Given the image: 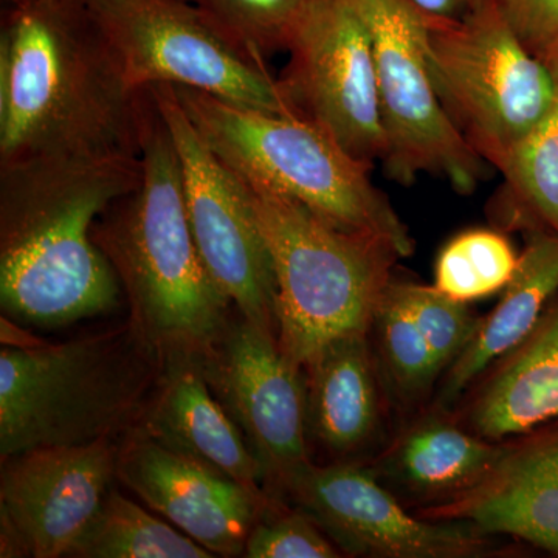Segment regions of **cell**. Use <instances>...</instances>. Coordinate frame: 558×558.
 <instances>
[{
	"label": "cell",
	"instance_id": "obj_3",
	"mask_svg": "<svg viewBox=\"0 0 558 558\" xmlns=\"http://www.w3.org/2000/svg\"><path fill=\"white\" fill-rule=\"evenodd\" d=\"M142 182L97 220L94 240L130 301V325L159 365L207 354L229 326V296L191 231L178 148L146 87Z\"/></svg>",
	"mask_w": 558,
	"mask_h": 558
},
{
	"label": "cell",
	"instance_id": "obj_4",
	"mask_svg": "<svg viewBox=\"0 0 558 558\" xmlns=\"http://www.w3.org/2000/svg\"><path fill=\"white\" fill-rule=\"evenodd\" d=\"M160 365L131 325L68 343L0 349V458L131 432Z\"/></svg>",
	"mask_w": 558,
	"mask_h": 558
},
{
	"label": "cell",
	"instance_id": "obj_22",
	"mask_svg": "<svg viewBox=\"0 0 558 558\" xmlns=\"http://www.w3.org/2000/svg\"><path fill=\"white\" fill-rule=\"evenodd\" d=\"M553 70L554 95L543 119L499 170L501 185L487 205L495 229L510 233L558 236V60Z\"/></svg>",
	"mask_w": 558,
	"mask_h": 558
},
{
	"label": "cell",
	"instance_id": "obj_13",
	"mask_svg": "<svg viewBox=\"0 0 558 558\" xmlns=\"http://www.w3.org/2000/svg\"><path fill=\"white\" fill-rule=\"evenodd\" d=\"M344 556L371 558H484L505 556L499 535L462 520L410 513L371 468L312 462L288 492Z\"/></svg>",
	"mask_w": 558,
	"mask_h": 558
},
{
	"label": "cell",
	"instance_id": "obj_12",
	"mask_svg": "<svg viewBox=\"0 0 558 558\" xmlns=\"http://www.w3.org/2000/svg\"><path fill=\"white\" fill-rule=\"evenodd\" d=\"M199 360L209 387L259 462L264 490L282 502L312 464L306 373L281 351L277 333L244 317L230 322Z\"/></svg>",
	"mask_w": 558,
	"mask_h": 558
},
{
	"label": "cell",
	"instance_id": "obj_20",
	"mask_svg": "<svg viewBox=\"0 0 558 558\" xmlns=\"http://www.w3.org/2000/svg\"><path fill=\"white\" fill-rule=\"evenodd\" d=\"M307 432L332 457L343 459L366 449L379 435L384 391L368 332L330 341L304 366Z\"/></svg>",
	"mask_w": 558,
	"mask_h": 558
},
{
	"label": "cell",
	"instance_id": "obj_27",
	"mask_svg": "<svg viewBox=\"0 0 558 558\" xmlns=\"http://www.w3.org/2000/svg\"><path fill=\"white\" fill-rule=\"evenodd\" d=\"M392 288L446 373L476 336L483 317L470 310L469 303L444 295L435 286L395 277Z\"/></svg>",
	"mask_w": 558,
	"mask_h": 558
},
{
	"label": "cell",
	"instance_id": "obj_25",
	"mask_svg": "<svg viewBox=\"0 0 558 558\" xmlns=\"http://www.w3.org/2000/svg\"><path fill=\"white\" fill-rule=\"evenodd\" d=\"M371 333L377 341L381 376L396 398L416 402L428 395L439 379L438 362L410 312L399 299L392 281L374 314Z\"/></svg>",
	"mask_w": 558,
	"mask_h": 558
},
{
	"label": "cell",
	"instance_id": "obj_14",
	"mask_svg": "<svg viewBox=\"0 0 558 558\" xmlns=\"http://www.w3.org/2000/svg\"><path fill=\"white\" fill-rule=\"evenodd\" d=\"M120 444L43 447L2 459L0 557L60 558L117 478Z\"/></svg>",
	"mask_w": 558,
	"mask_h": 558
},
{
	"label": "cell",
	"instance_id": "obj_9",
	"mask_svg": "<svg viewBox=\"0 0 558 558\" xmlns=\"http://www.w3.org/2000/svg\"><path fill=\"white\" fill-rule=\"evenodd\" d=\"M369 33L387 134L388 179L411 185L421 174L476 190L486 161L440 105L427 61V17L413 0H347Z\"/></svg>",
	"mask_w": 558,
	"mask_h": 558
},
{
	"label": "cell",
	"instance_id": "obj_24",
	"mask_svg": "<svg viewBox=\"0 0 558 558\" xmlns=\"http://www.w3.org/2000/svg\"><path fill=\"white\" fill-rule=\"evenodd\" d=\"M520 253L505 231L472 229L451 238L435 264V288L461 303L502 292L519 266Z\"/></svg>",
	"mask_w": 558,
	"mask_h": 558
},
{
	"label": "cell",
	"instance_id": "obj_11",
	"mask_svg": "<svg viewBox=\"0 0 558 558\" xmlns=\"http://www.w3.org/2000/svg\"><path fill=\"white\" fill-rule=\"evenodd\" d=\"M279 76L296 116L317 124L365 167L387 153L373 46L347 0H315L290 36Z\"/></svg>",
	"mask_w": 558,
	"mask_h": 558
},
{
	"label": "cell",
	"instance_id": "obj_26",
	"mask_svg": "<svg viewBox=\"0 0 558 558\" xmlns=\"http://www.w3.org/2000/svg\"><path fill=\"white\" fill-rule=\"evenodd\" d=\"M256 60L288 47L290 36L315 0H189Z\"/></svg>",
	"mask_w": 558,
	"mask_h": 558
},
{
	"label": "cell",
	"instance_id": "obj_30",
	"mask_svg": "<svg viewBox=\"0 0 558 558\" xmlns=\"http://www.w3.org/2000/svg\"><path fill=\"white\" fill-rule=\"evenodd\" d=\"M422 13L435 20H458L484 0H413Z\"/></svg>",
	"mask_w": 558,
	"mask_h": 558
},
{
	"label": "cell",
	"instance_id": "obj_18",
	"mask_svg": "<svg viewBox=\"0 0 558 558\" xmlns=\"http://www.w3.org/2000/svg\"><path fill=\"white\" fill-rule=\"evenodd\" d=\"M469 389L447 411L481 438L502 442L558 421V295L526 339Z\"/></svg>",
	"mask_w": 558,
	"mask_h": 558
},
{
	"label": "cell",
	"instance_id": "obj_5",
	"mask_svg": "<svg viewBox=\"0 0 558 558\" xmlns=\"http://www.w3.org/2000/svg\"><path fill=\"white\" fill-rule=\"evenodd\" d=\"M172 87L194 130L236 178L299 202L337 229L387 241L402 258L413 255L409 227L371 168L317 124Z\"/></svg>",
	"mask_w": 558,
	"mask_h": 558
},
{
	"label": "cell",
	"instance_id": "obj_29",
	"mask_svg": "<svg viewBox=\"0 0 558 558\" xmlns=\"http://www.w3.org/2000/svg\"><path fill=\"white\" fill-rule=\"evenodd\" d=\"M513 32L546 65L558 60V0H497Z\"/></svg>",
	"mask_w": 558,
	"mask_h": 558
},
{
	"label": "cell",
	"instance_id": "obj_17",
	"mask_svg": "<svg viewBox=\"0 0 558 558\" xmlns=\"http://www.w3.org/2000/svg\"><path fill=\"white\" fill-rule=\"evenodd\" d=\"M138 427L180 457L267 494L259 462L209 387L199 359H175L160 366Z\"/></svg>",
	"mask_w": 558,
	"mask_h": 558
},
{
	"label": "cell",
	"instance_id": "obj_7",
	"mask_svg": "<svg viewBox=\"0 0 558 558\" xmlns=\"http://www.w3.org/2000/svg\"><path fill=\"white\" fill-rule=\"evenodd\" d=\"M425 17L440 105L481 159L499 171L548 110L553 70L521 43L497 0L458 20Z\"/></svg>",
	"mask_w": 558,
	"mask_h": 558
},
{
	"label": "cell",
	"instance_id": "obj_31",
	"mask_svg": "<svg viewBox=\"0 0 558 558\" xmlns=\"http://www.w3.org/2000/svg\"><path fill=\"white\" fill-rule=\"evenodd\" d=\"M3 2L9 3V7H17L24 5V3L32 2V0H3Z\"/></svg>",
	"mask_w": 558,
	"mask_h": 558
},
{
	"label": "cell",
	"instance_id": "obj_8",
	"mask_svg": "<svg viewBox=\"0 0 558 558\" xmlns=\"http://www.w3.org/2000/svg\"><path fill=\"white\" fill-rule=\"evenodd\" d=\"M128 83L172 84L279 116H296L266 62L189 0H80Z\"/></svg>",
	"mask_w": 558,
	"mask_h": 558
},
{
	"label": "cell",
	"instance_id": "obj_16",
	"mask_svg": "<svg viewBox=\"0 0 558 558\" xmlns=\"http://www.w3.org/2000/svg\"><path fill=\"white\" fill-rule=\"evenodd\" d=\"M428 520H462L558 557V427L510 439L494 472L451 501L416 510Z\"/></svg>",
	"mask_w": 558,
	"mask_h": 558
},
{
	"label": "cell",
	"instance_id": "obj_28",
	"mask_svg": "<svg viewBox=\"0 0 558 558\" xmlns=\"http://www.w3.org/2000/svg\"><path fill=\"white\" fill-rule=\"evenodd\" d=\"M339 546L303 510L284 505L267 513L250 532L244 557L339 558Z\"/></svg>",
	"mask_w": 558,
	"mask_h": 558
},
{
	"label": "cell",
	"instance_id": "obj_15",
	"mask_svg": "<svg viewBox=\"0 0 558 558\" xmlns=\"http://www.w3.org/2000/svg\"><path fill=\"white\" fill-rule=\"evenodd\" d=\"M117 478L213 556H244L250 532L281 501L168 450L135 427L120 444Z\"/></svg>",
	"mask_w": 558,
	"mask_h": 558
},
{
	"label": "cell",
	"instance_id": "obj_2",
	"mask_svg": "<svg viewBox=\"0 0 558 558\" xmlns=\"http://www.w3.org/2000/svg\"><path fill=\"white\" fill-rule=\"evenodd\" d=\"M146 89L128 83L80 0L10 7L0 33V163L142 150Z\"/></svg>",
	"mask_w": 558,
	"mask_h": 558
},
{
	"label": "cell",
	"instance_id": "obj_1",
	"mask_svg": "<svg viewBox=\"0 0 558 558\" xmlns=\"http://www.w3.org/2000/svg\"><path fill=\"white\" fill-rule=\"evenodd\" d=\"M142 175V157L134 154L0 163L3 314L28 325L64 326L116 310L123 289L94 227Z\"/></svg>",
	"mask_w": 558,
	"mask_h": 558
},
{
	"label": "cell",
	"instance_id": "obj_23",
	"mask_svg": "<svg viewBox=\"0 0 558 558\" xmlns=\"http://www.w3.org/2000/svg\"><path fill=\"white\" fill-rule=\"evenodd\" d=\"M75 558H211V553L167 521L110 487L68 556Z\"/></svg>",
	"mask_w": 558,
	"mask_h": 558
},
{
	"label": "cell",
	"instance_id": "obj_6",
	"mask_svg": "<svg viewBox=\"0 0 558 558\" xmlns=\"http://www.w3.org/2000/svg\"><path fill=\"white\" fill-rule=\"evenodd\" d=\"M240 182L274 259L279 347L304 369L330 341L371 330L402 256L387 241L337 229L299 202Z\"/></svg>",
	"mask_w": 558,
	"mask_h": 558
},
{
	"label": "cell",
	"instance_id": "obj_21",
	"mask_svg": "<svg viewBox=\"0 0 558 558\" xmlns=\"http://www.w3.org/2000/svg\"><path fill=\"white\" fill-rule=\"evenodd\" d=\"M515 274L478 332L444 374L435 409L450 410L498 359L521 343L558 295V236L527 234Z\"/></svg>",
	"mask_w": 558,
	"mask_h": 558
},
{
	"label": "cell",
	"instance_id": "obj_19",
	"mask_svg": "<svg viewBox=\"0 0 558 558\" xmlns=\"http://www.w3.org/2000/svg\"><path fill=\"white\" fill-rule=\"evenodd\" d=\"M508 447L509 440L481 438L450 411L433 409L402 429L371 469L389 490L421 502L418 509L432 508L483 483Z\"/></svg>",
	"mask_w": 558,
	"mask_h": 558
},
{
	"label": "cell",
	"instance_id": "obj_10",
	"mask_svg": "<svg viewBox=\"0 0 558 558\" xmlns=\"http://www.w3.org/2000/svg\"><path fill=\"white\" fill-rule=\"evenodd\" d=\"M148 89L178 148L186 215L209 275L241 317L278 337L274 259L244 186L194 130L174 87Z\"/></svg>",
	"mask_w": 558,
	"mask_h": 558
}]
</instances>
